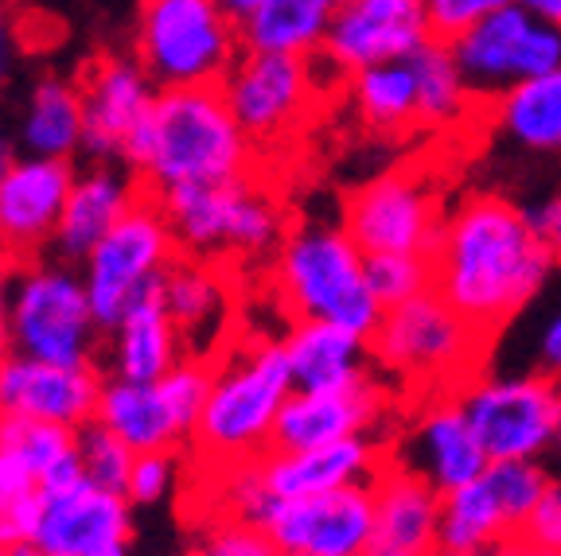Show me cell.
I'll return each instance as SVG.
<instances>
[{
	"instance_id": "cell-37",
	"label": "cell",
	"mask_w": 561,
	"mask_h": 556,
	"mask_svg": "<svg viewBox=\"0 0 561 556\" xmlns=\"http://www.w3.org/2000/svg\"><path fill=\"white\" fill-rule=\"evenodd\" d=\"M39 506H44L39 478L16 455L0 452V545L32 541L35 522H39Z\"/></svg>"
},
{
	"instance_id": "cell-44",
	"label": "cell",
	"mask_w": 561,
	"mask_h": 556,
	"mask_svg": "<svg viewBox=\"0 0 561 556\" xmlns=\"http://www.w3.org/2000/svg\"><path fill=\"white\" fill-rule=\"evenodd\" d=\"M526 210H530V218H535L538 230H542L546 245H550V253H553V269H558V277H561V183L550 195H542V199L526 202Z\"/></svg>"
},
{
	"instance_id": "cell-53",
	"label": "cell",
	"mask_w": 561,
	"mask_h": 556,
	"mask_svg": "<svg viewBox=\"0 0 561 556\" xmlns=\"http://www.w3.org/2000/svg\"><path fill=\"white\" fill-rule=\"evenodd\" d=\"M367 556H417V553H402V548H386V545H375Z\"/></svg>"
},
{
	"instance_id": "cell-29",
	"label": "cell",
	"mask_w": 561,
	"mask_h": 556,
	"mask_svg": "<svg viewBox=\"0 0 561 556\" xmlns=\"http://www.w3.org/2000/svg\"><path fill=\"white\" fill-rule=\"evenodd\" d=\"M480 125L518 157L561 160V67L488 102Z\"/></svg>"
},
{
	"instance_id": "cell-51",
	"label": "cell",
	"mask_w": 561,
	"mask_h": 556,
	"mask_svg": "<svg viewBox=\"0 0 561 556\" xmlns=\"http://www.w3.org/2000/svg\"><path fill=\"white\" fill-rule=\"evenodd\" d=\"M222 4H227V9H230V12H234V16H238V20H242V16H245V12L254 9L257 0H222Z\"/></svg>"
},
{
	"instance_id": "cell-25",
	"label": "cell",
	"mask_w": 561,
	"mask_h": 556,
	"mask_svg": "<svg viewBox=\"0 0 561 556\" xmlns=\"http://www.w3.org/2000/svg\"><path fill=\"white\" fill-rule=\"evenodd\" d=\"M145 195L149 192L140 187L133 167L94 164V160H87V167H79L75 183H70L51 257H59V262H67V265H82L90 257V250H94Z\"/></svg>"
},
{
	"instance_id": "cell-40",
	"label": "cell",
	"mask_w": 561,
	"mask_h": 556,
	"mask_svg": "<svg viewBox=\"0 0 561 556\" xmlns=\"http://www.w3.org/2000/svg\"><path fill=\"white\" fill-rule=\"evenodd\" d=\"M192 556H277V545L262 525L238 522V518H210Z\"/></svg>"
},
{
	"instance_id": "cell-11",
	"label": "cell",
	"mask_w": 561,
	"mask_h": 556,
	"mask_svg": "<svg viewBox=\"0 0 561 556\" xmlns=\"http://www.w3.org/2000/svg\"><path fill=\"white\" fill-rule=\"evenodd\" d=\"M180 262V242L160 199L145 195L79 265L90 304L105 331L114 327L137 300L152 296L164 273Z\"/></svg>"
},
{
	"instance_id": "cell-54",
	"label": "cell",
	"mask_w": 561,
	"mask_h": 556,
	"mask_svg": "<svg viewBox=\"0 0 561 556\" xmlns=\"http://www.w3.org/2000/svg\"><path fill=\"white\" fill-rule=\"evenodd\" d=\"M433 556H495V553H433Z\"/></svg>"
},
{
	"instance_id": "cell-35",
	"label": "cell",
	"mask_w": 561,
	"mask_h": 556,
	"mask_svg": "<svg viewBox=\"0 0 561 556\" xmlns=\"http://www.w3.org/2000/svg\"><path fill=\"white\" fill-rule=\"evenodd\" d=\"M0 452L16 455L47 490H67L87 478L79 460V432L47 420H27L0 413Z\"/></svg>"
},
{
	"instance_id": "cell-43",
	"label": "cell",
	"mask_w": 561,
	"mask_h": 556,
	"mask_svg": "<svg viewBox=\"0 0 561 556\" xmlns=\"http://www.w3.org/2000/svg\"><path fill=\"white\" fill-rule=\"evenodd\" d=\"M523 537H530L542 548L561 553V471H550L546 490H542V498H538L535 513H530V522H526Z\"/></svg>"
},
{
	"instance_id": "cell-36",
	"label": "cell",
	"mask_w": 561,
	"mask_h": 556,
	"mask_svg": "<svg viewBox=\"0 0 561 556\" xmlns=\"http://www.w3.org/2000/svg\"><path fill=\"white\" fill-rule=\"evenodd\" d=\"M523 331V339H495L491 343V362H507V366H526L535 374H546L550 382L561 385V292H550L538 300L515 327Z\"/></svg>"
},
{
	"instance_id": "cell-8",
	"label": "cell",
	"mask_w": 561,
	"mask_h": 556,
	"mask_svg": "<svg viewBox=\"0 0 561 556\" xmlns=\"http://www.w3.org/2000/svg\"><path fill=\"white\" fill-rule=\"evenodd\" d=\"M105 327L79 265L39 257L12 269V350L59 366H98ZM102 370V366H98Z\"/></svg>"
},
{
	"instance_id": "cell-13",
	"label": "cell",
	"mask_w": 561,
	"mask_h": 556,
	"mask_svg": "<svg viewBox=\"0 0 561 556\" xmlns=\"http://www.w3.org/2000/svg\"><path fill=\"white\" fill-rule=\"evenodd\" d=\"M448 199L417 167H390L370 175L343 199L340 222L367 257L375 253H421L433 257L445 227Z\"/></svg>"
},
{
	"instance_id": "cell-22",
	"label": "cell",
	"mask_w": 561,
	"mask_h": 556,
	"mask_svg": "<svg viewBox=\"0 0 561 556\" xmlns=\"http://www.w3.org/2000/svg\"><path fill=\"white\" fill-rule=\"evenodd\" d=\"M32 545L44 556H133V502L90 478L47 490Z\"/></svg>"
},
{
	"instance_id": "cell-5",
	"label": "cell",
	"mask_w": 561,
	"mask_h": 556,
	"mask_svg": "<svg viewBox=\"0 0 561 556\" xmlns=\"http://www.w3.org/2000/svg\"><path fill=\"white\" fill-rule=\"evenodd\" d=\"M265 269L289 323H335L370 339V331L386 312L370 288L367 253L355 245L343 222H328V218L293 222Z\"/></svg>"
},
{
	"instance_id": "cell-24",
	"label": "cell",
	"mask_w": 561,
	"mask_h": 556,
	"mask_svg": "<svg viewBox=\"0 0 561 556\" xmlns=\"http://www.w3.org/2000/svg\"><path fill=\"white\" fill-rule=\"evenodd\" d=\"M234 280L238 273L222 265H207L184 257L160 280V304L168 308L172 323L187 343V355L215 358L222 343L234 335Z\"/></svg>"
},
{
	"instance_id": "cell-32",
	"label": "cell",
	"mask_w": 561,
	"mask_h": 556,
	"mask_svg": "<svg viewBox=\"0 0 561 556\" xmlns=\"http://www.w3.org/2000/svg\"><path fill=\"white\" fill-rule=\"evenodd\" d=\"M413 79H417V132H460L483 114L480 97L472 94L468 79L460 74V62L448 39L433 35L421 51L410 55Z\"/></svg>"
},
{
	"instance_id": "cell-14",
	"label": "cell",
	"mask_w": 561,
	"mask_h": 556,
	"mask_svg": "<svg viewBox=\"0 0 561 556\" xmlns=\"http://www.w3.org/2000/svg\"><path fill=\"white\" fill-rule=\"evenodd\" d=\"M550 478V463L500 460L445 495L437 553H495L523 537Z\"/></svg>"
},
{
	"instance_id": "cell-30",
	"label": "cell",
	"mask_w": 561,
	"mask_h": 556,
	"mask_svg": "<svg viewBox=\"0 0 561 556\" xmlns=\"http://www.w3.org/2000/svg\"><path fill=\"white\" fill-rule=\"evenodd\" d=\"M375 522L378 545L402 548V553L433 556L440 548V506L445 495L433 490L421 475L386 455L375 475Z\"/></svg>"
},
{
	"instance_id": "cell-41",
	"label": "cell",
	"mask_w": 561,
	"mask_h": 556,
	"mask_svg": "<svg viewBox=\"0 0 561 556\" xmlns=\"http://www.w3.org/2000/svg\"><path fill=\"white\" fill-rule=\"evenodd\" d=\"M175 483H180V452H137L125 498L133 502V510L160 506L175 490Z\"/></svg>"
},
{
	"instance_id": "cell-46",
	"label": "cell",
	"mask_w": 561,
	"mask_h": 556,
	"mask_svg": "<svg viewBox=\"0 0 561 556\" xmlns=\"http://www.w3.org/2000/svg\"><path fill=\"white\" fill-rule=\"evenodd\" d=\"M20 59V44H16V24L9 16V4L0 0V86L12 79V70H16Z\"/></svg>"
},
{
	"instance_id": "cell-42",
	"label": "cell",
	"mask_w": 561,
	"mask_h": 556,
	"mask_svg": "<svg viewBox=\"0 0 561 556\" xmlns=\"http://www.w3.org/2000/svg\"><path fill=\"white\" fill-rule=\"evenodd\" d=\"M515 0H425V12H430V24L437 39H456L465 35L472 24L488 20L491 12L507 9Z\"/></svg>"
},
{
	"instance_id": "cell-4",
	"label": "cell",
	"mask_w": 561,
	"mask_h": 556,
	"mask_svg": "<svg viewBox=\"0 0 561 556\" xmlns=\"http://www.w3.org/2000/svg\"><path fill=\"white\" fill-rule=\"evenodd\" d=\"M184 257L230 273L270 265L293 218L265 167L222 183H199L160 195Z\"/></svg>"
},
{
	"instance_id": "cell-39",
	"label": "cell",
	"mask_w": 561,
	"mask_h": 556,
	"mask_svg": "<svg viewBox=\"0 0 561 556\" xmlns=\"http://www.w3.org/2000/svg\"><path fill=\"white\" fill-rule=\"evenodd\" d=\"M79 460H82V471H87L90 483L125 495L137 452H133L129 443L117 440L110 428H102L98 420H90L87 428H79Z\"/></svg>"
},
{
	"instance_id": "cell-21",
	"label": "cell",
	"mask_w": 561,
	"mask_h": 556,
	"mask_svg": "<svg viewBox=\"0 0 561 556\" xmlns=\"http://www.w3.org/2000/svg\"><path fill=\"white\" fill-rule=\"evenodd\" d=\"M75 172L70 160L20 157L0 175V257L9 265L51 257Z\"/></svg>"
},
{
	"instance_id": "cell-1",
	"label": "cell",
	"mask_w": 561,
	"mask_h": 556,
	"mask_svg": "<svg viewBox=\"0 0 561 556\" xmlns=\"http://www.w3.org/2000/svg\"><path fill=\"white\" fill-rule=\"evenodd\" d=\"M553 253L526 202L465 192L448 202L433 250V288L491 343L553 288Z\"/></svg>"
},
{
	"instance_id": "cell-20",
	"label": "cell",
	"mask_w": 561,
	"mask_h": 556,
	"mask_svg": "<svg viewBox=\"0 0 561 556\" xmlns=\"http://www.w3.org/2000/svg\"><path fill=\"white\" fill-rule=\"evenodd\" d=\"M433 39L425 0H340L320 62L335 79L410 59Z\"/></svg>"
},
{
	"instance_id": "cell-7",
	"label": "cell",
	"mask_w": 561,
	"mask_h": 556,
	"mask_svg": "<svg viewBox=\"0 0 561 556\" xmlns=\"http://www.w3.org/2000/svg\"><path fill=\"white\" fill-rule=\"evenodd\" d=\"M129 51L160 90H192L222 86L245 44L222 0H137Z\"/></svg>"
},
{
	"instance_id": "cell-55",
	"label": "cell",
	"mask_w": 561,
	"mask_h": 556,
	"mask_svg": "<svg viewBox=\"0 0 561 556\" xmlns=\"http://www.w3.org/2000/svg\"><path fill=\"white\" fill-rule=\"evenodd\" d=\"M277 556H297V553H277Z\"/></svg>"
},
{
	"instance_id": "cell-19",
	"label": "cell",
	"mask_w": 561,
	"mask_h": 556,
	"mask_svg": "<svg viewBox=\"0 0 561 556\" xmlns=\"http://www.w3.org/2000/svg\"><path fill=\"white\" fill-rule=\"evenodd\" d=\"M398 413H402V393L394 385H386L382 374H375L370 382L347 385V390H297L277 417L273 448L277 452H305V448H324V443L355 440V436L390 440Z\"/></svg>"
},
{
	"instance_id": "cell-15",
	"label": "cell",
	"mask_w": 561,
	"mask_h": 556,
	"mask_svg": "<svg viewBox=\"0 0 561 556\" xmlns=\"http://www.w3.org/2000/svg\"><path fill=\"white\" fill-rule=\"evenodd\" d=\"M448 44L480 105L561 67V27L526 12L518 0L491 12Z\"/></svg>"
},
{
	"instance_id": "cell-33",
	"label": "cell",
	"mask_w": 561,
	"mask_h": 556,
	"mask_svg": "<svg viewBox=\"0 0 561 556\" xmlns=\"http://www.w3.org/2000/svg\"><path fill=\"white\" fill-rule=\"evenodd\" d=\"M343 102L370 137L402 140L417 132V79L410 59L378 62L343 79Z\"/></svg>"
},
{
	"instance_id": "cell-3",
	"label": "cell",
	"mask_w": 561,
	"mask_h": 556,
	"mask_svg": "<svg viewBox=\"0 0 561 556\" xmlns=\"http://www.w3.org/2000/svg\"><path fill=\"white\" fill-rule=\"evenodd\" d=\"M297 393L285 343L277 335L234 331L210 358V393L195 425L192 452L203 467L262 460L273 452L280 409Z\"/></svg>"
},
{
	"instance_id": "cell-34",
	"label": "cell",
	"mask_w": 561,
	"mask_h": 556,
	"mask_svg": "<svg viewBox=\"0 0 561 556\" xmlns=\"http://www.w3.org/2000/svg\"><path fill=\"white\" fill-rule=\"evenodd\" d=\"M335 4L340 0H257L254 9L238 20L245 51L316 59V55L324 51Z\"/></svg>"
},
{
	"instance_id": "cell-50",
	"label": "cell",
	"mask_w": 561,
	"mask_h": 556,
	"mask_svg": "<svg viewBox=\"0 0 561 556\" xmlns=\"http://www.w3.org/2000/svg\"><path fill=\"white\" fill-rule=\"evenodd\" d=\"M0 556H44V553L32 541H24V545H0Z\"/></svg>"
},
{
	"instance_id": "cell-48",
	"label": "cell",
	"mask_w": 561,
	"mask_h": 556,
	"mask_svg": "<svg viewBox=\"0 0 561 556\" xmlns=\"http://www.w3.org/2000/svg\"><path fill=\"white\" fill-rule=\"evenodd\" d=\"M526 12H535L538 20H546V24H558L561 27V0H518Z\"/></svg>"
},
{
	"instance_id": "cell-12",
	"label": "cell",
	"mask_w": 561,
	"mask_h": 556,
	"mask_svg": "<svg viewBox=\"0 0 561 556\" xmlns=\"http://www.w3.org/2000/svg\"><path fill=\"white\" fill-rule=\"evenodd\" d=\"M207 393L210 358L187 355L160 382L105 378L94 420L122 443H129L133 452H180V448H192Z\"/></svg>"
},
{
	"instance_id": "cell-45",
	"label": "cell",
	"mask_w": 561,
	"mask_h": 556,
	"mask_svg": "<svg viewBox=\"0 0 561 556\" xmlns=\"http://www.w3.org/2000/svg\"><path fill=\"white\" fill-rule=\"evenodd\" d=\"M12 269H16V265H9L0 257V370L16 355V350H12Z\"/></svg>"
},
{
	"instance_id": "cell-23",
	"label": "cell",
	"mask_w": 561,
	"mask_h": 556,
	"mask_svg": "<svg viewBox=\"0 0 561 556\" xmlns=\"http://www.w3.org/2000/svg\"><path fill=\"white\" fill-rule=\"evenodd\" d=\"M102 385L105 374L98 366H59L12 355L0 370V413L79 432L98 417Z\"/></svg>"
},
{
	"instance_id": "cell-27",
	"label": "cell",
	"mask_w": 561,
	"mask_h": 556,
	"mask_svg": "<svg viewBox=\"0 0 561 556\" xmlns=\"http://www.w3.org/2000/svg\"><path fill=\"white\" fill-rule=\"evenodd\" d=\"M187 358V343L172 323L160 292L145 296L105 331L102 374L122 382H160Z\"/></svg>"
},
{
	"instance_id": "cell-26",
	"label": "cell",
	"mask_w": 561,
	"mask_h": 556,
	"mask_svg": "<svg viewBox=\"0 0 561 556\" xmlns=\"http://www.w3.org/2000/svg\"><path fill=\"white\" fill-rule=\"evenodd\" d=\"M386 440L378 436H355V440L324 443V448H305V452H265L257 460L265 487L273 498H305L324 495V490L359 487L375 483L386 463Z\"/></svg>"
},
{
	"instance_id": "cell-2",
	"label": "cell",
	"mask_w": 561,
	"mask_h": 556,
	"mask_svg": "<svg viewBox=\"0 0 561 556\" xmlns=\"http://www.w3.org/2000/svg\"><path fill=\"white\" fill-rule=\"evenodd\" d=\"M122 164L137 172L152 199L265 167L254 140L230 114L222 86L160 90L149 121L133 137Z\"/></svg>"
},
{
	"instance_id": "cell-10",
	"label": "cell",
	"mask_w": 561,
	"mask_h": 556,
	"mask_svg": "<svg viewBox=\"0 0 561 556\" xmlns=\"http://www.w3.org/2000/svg\"><path fill=\"white\" fill-rule=\"evenodd\" d=\"M456 401L491 463H550L561 413L558 382L526 366L488 362L456 385Z\"/></svg>"
},
{
	"instance_id": "cell-49",
	"label": "cell",
	"mask_w": 561,
	"mask_h": 556,
	"mask_svg": "<svg viewBox=\"0 0 561 556\" xmlns=\"http://www.w3.org/2000/svg\"><path fill=\"white\" fill-rule=\"evenodd\" d=\"M20 160V144H16V132H9L0 125V175L9 172L12 164Z\"/></svg>"
},
{
	"instance_id": "cell-16",
	"label": "cell",
	"mask_w": 561,
	"mask_h": 556,
	"mask_svg": "<svg viewBox=\"0 0 561 556\" xmlns=\"http://www.w3.org/2000/svg\"><path fill=\"white\" fill-rule=\"evenodd\" d=\"M386 452L440 495H453L456 487L472 483L491 463L456 401V390L402 397V413L386 440Z\"/></svg>"
},
{
	"instance_id": "cell-31",
	"label": "cell",
	"mask_w": 561,
	"mask_h": 556,
	"mask_svg": "<svg viewBox=\"0 0 561 556\" xmlns=\"http://www.w3.org/2000/svg\"><path fill=\"white\" fill-rule=\"evenodd\" d=\"M87 140V114H82L79 79L67 74H39L27 86L24 109L16 121L20 157L35 160H75L82 157Z\"/></svg>"
},
{
	"instance_id": "cell-9",
	"label": "cell",
	"mask_w": 561,
	"mask_h": 556,
	"mask_svg": "<svg viewBox=\"0 0 561 556\" xmlns=\"http://www.w3.org/2000/svg\"><path fill=\"white\" fill-rule=\"evenodd\" d=\"M340 82L332 70L305 55H273V51H242L227 79L222 97L242 132L254 140L257 157H277L305 137L316 105Z\"/></svg>"
},
{
	"instance_id": "cell-18",
	"label": "cell",
	"mask_w": 561,
	"mask_h": 556,
	"mask_svg": "<svg viewBox=\"0 0 561 556\" xmlns=\"http://www.w3.org/2000/svg\"><path fill=\"white\" fill-rule=\"evenodd\" d=\"M277 553L297 556H367L378 545L375 487L324 490L305 498H277L262 522Z\"/></svg>"
},
{
	"instance_id": "cell-47",
	"label": "cell",
	"mask_w": 561,
	"mask_h": 556,
	"mask_svg": "<svg viewBox=\"0 0 561 556\" xmlns=\"http://www.w3.org/2000/svg\"><path fill=\"white\" fill-rule=\"evenodd\" d=\"M495 556H561V553L542 548L538 541H530V537H515V541H507V545L495 548Z\"/></svg>"
},
{
	"instance_id": "cell-17",
	"label": "cell",
	"mask_w": 561,
	"mask_h": 556,
	"mask_svg": "<svg viewBox=\"0 0 561 556\" xmlns=\"http://www.w3.org/2000/svg\"><path fill=\"white\" fill-rule=\"evenodd\" d=\"M87 140L82 157L94 164H122L133 137L145 129L160 86L133 51H102L79 70Z\"/></svg>"
},
{
	"instance_id": "cell-28",
	"label": "cell",
	"mask_w": 561,
	"mask_h": 556,
	"mask_svg": "<svg viewBox=\"0 0 561 556\" xmlns=\"http://www.w3.org/2000/svg\"><path fill=\"white\" fill-rule=\"evenodd\" d=\"M285 358H289L293 385L300 393L347 390V385L370 382L378 374L367 335H355L335 323L293 320L280 335Z\"/></svg>"
},
{
	"instance_id": "cell-38",
	"label": "cell",
	"mask_w": 561,
	"mask_h": 556,
	"mask_svg": "<svg viewBox=\"0 0 561 556\" xmlns=\"http://www.w3.org/2000/svg\"><path fill=\"white\" fill-rule=\"evenodd\" d=\"M367 273L382 308L405 304L433 288V257H421V253H375L367 257Z\"/></svg>"
},
{
	"instance_id": "cell-6",
	"label": "cell",
	"mask_w": 561,
	"mask_h": 556,
	"mask_svg": "<svg viewBox=\"0 0 561 556\" xmlns=\"http://www.w3.org/2000/svg\"><path fill=\"white\" fill-rule=\"evenodd\" d=\"M370 355L386 385L402 397L456 390L491 362V339L448 304L437 288L386 308L370 331Z\"/></svg>"
},
{
	"instance_id": "cell-52",
	"label": "cell",
	"mask_w": 561,
	"mask_h": 556,
	"mask_svg": "<svg viewBox=\"0 0 561 556\" xmlns=\"http://www.w3.org/2000/svg\"><path fill=\"white\" fill-rule=\"evenodd\" d=\"M550 467L561 471V413H558V436H553V452H550Z\"/></svg>"
}]
</instances>
